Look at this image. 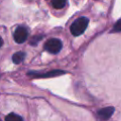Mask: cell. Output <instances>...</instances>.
I'll return each mask as SVG.
<instances>
[{
	"label": "cell",
	"mask_w": 121,
	"mask_h": 121,
	"mask_svg": "<svg viewBox=\"0 0 121 121\" xmlns=\"http://www.w3.org/2000/svg\"><path fill=\"white\" fill-rule=\"evenodd\" d=\"M88 23H89V20L86 17H80V18L77 19L71 25V26H70L71 33L74 36H79V35H81L85 31V29L87 28Z\"/></svg>",
	"instance_id": "cell-1"
},
{
	"label": "cell",
	"mask_w": 121,
	"mask_h": 121,
	"mask_svg": "<svg viewBox=\"0 0 121 121\" xmlns=\"http://www.w3.org/2000/svg\"><path fill=\"white\" fill-rule=\"evenodd\" d=\"M62 47V43L59 39H49L48 41H46V43H44V49L46 51H48L49 53L52 54H57L60 51Z\"/></svg>",
	"instance_id": "cell-2"
},
{
	"label": "cell",
	"mask_w": 121,
	"mask_h": 121,
	"mask_svg": "<svg viewBox=\"0 0 121 121\" xmlns=\"http://www.w3.org/2000/svg\"><path fill=\"white\" fill-rule=\"evenodd\" d=\"M27 35H28V33H27L26 28H25L23 26H18L14 31L13 38L17 43H23L26 40Z\"/></svg>",
	"instance_id": "cell-3"
},
{
	"label": "cell",
	"mask_w": 121,
	"mask_h": 121,
	"mask_svg": "<svg viewBox=\"0 0 121 121\" xmlns=\"http://www.w3.org/2000/svg\"><path fill=\"white\" fill-rule=\"evenodd\" d=\"M114 112V108L113 107H106V108H102L97 112V115L99 118L103 119V120H107L109 119L112 113Z\"/></svg>",
	"instance_id": "cell-4"
},
{
	"label": "cell",
	"mask_w": 121,
	"mask_h": 121,
	"mask_svg": "<svg viewBox=\"0 0 121 121\" xmlns=\"http://www.w3.org/2000/svg\"><path fill=\"white\" fill-rule=\"evenodd\" d=\"M64 72L61 71V70H53V71H50L48 73H44V74H38V73H28L29 76L31 77H34V78H50V77H57V76H60L61 74H63Z\"/></svg>",
	"instance_id": "cell-5"
},
{
	"label": "cell",
	"mask_w": 121,
	"mask_h": 121,
	"mask_svg": "<svg viewBox=\"0 0 121 121\" xmlns=\"http://www.w3.org/2000/svg\"><path fill=\"white\" fill-rule=\"evenodd\" d=\"M25 57H26V54H25L24 52L19 51V52L15 53V54L12 56V61H13L15 64H19V63H21V62L25 60Z\"/></svg>",
	"instance_id": "cell-6"
},
{
	"label": "cell",
	"mask_w": 121,
	"mask_h": 121,
	"mask_svg": "<svg viewBox=\"0 0 121 121\" xmlns=\"http://www.w3.org/2000/svg\"><path fill=\"white\" fill-rule=\"evenodd\" d=\"M5 121H24V120H23V118H22L20 115L11 112V113H9V114L6 116Z\"/></svg>",
	"instance_id": "cell-7"
},
{
	"label": "cell",
	"mask_w": 121,
	"mask_h": 121,
	"mask_svg": "<svg viewBox=\"0 0 121 121\" xmlns=\"http://www.w3.org/2000/svg\"><path fill=\"white\" fill-rule=\"evenodd\" d=\"M66 0H52V6L55 9H61L65 6Z\"/></svg>",
	"instance_id": "cell-8"
},
{
	"label": "cell",
	"mask_w": 121,
	"mask_h": 121,
	"mask_svg": "<svg viewBox=\"0 0 121 121\" xmlns=\"http://www.w3.org/2000/svg\"><path fill=\"white\" fill-rule=\"evenodd\" d=\"M112 32H121V19H119L112 27Z\"/></svg>",
	"instance_id": "cell-9"
},
{
	"label": "cell",
	"mask_w": 121,
	"mask_h": 121,
	"mask_svg": "<svg viewBox=\"0 0 121 121\" xmlns=\"http://www.w3.org/2000/svg\"><path fill=\"white\" fill-rule=\"evenodd\" d=\"M41 40H42V36H34V37L31 39L30 43H31L32 45H36V44L38 43V42H40Z\"/></svg>",
	"instance_id": "cell-10"
},
{
	"label": "cell",
	"mask_w": 121,
	"mask_h": 121,
	"mask_svg": "<svg viewBox=\"0 0 121 121\" xmlns=\"http://www.w3.org/2000/svg\"><path fill=\"white\" fill-rule=\"evenodd\" d=\"M3 45V40H2V38L0 37V47Z\"/></svg>",
	"instance_id": "cell-11"
},
{
	"label": "cell",
	"mask_w": 121,
	"mask_h": 121,
	"mask_svg": "<svg viewBox=\"0 0 121 121\" xmlns=\"http://www.w3.org/2000/svg\"><path fill=\"white\" fill-rule=\"evenodd\" d=\"M0 121H1V120H0Z\"/></svg>",
	"instance_id": "cell-12"
}]
</instances>
